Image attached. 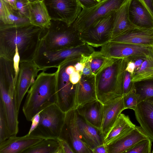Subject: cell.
I'll use <instances>...</instances> for the list:
<instances>
[{
  "mask_svg": "<svg viewBox=\"0 0 153 153\" xmlns=\"http://www.w3.org/2000/svg\"><path fill=\"white\" fill-rule=\"evenodd\" d=\"M43 30L31 24L0 29V56L13 61L17 52L20 62L33 60Z\"/></svg>",
  "mask_w": 153,
  "mask_h": 153,
  "instance_id": "obj_1",
  "label": "cell"
},
{
  "mask_svg": "<svg viewBox=\"0 0 153 153\" xmlns=\"http://www.w3.org/2000/svg\"><path fill=\"white\" fill-rule=\"evenodd\" d=\"M45 71L38 74L27 92L22 111L28 121L46 107L57 103L56 71L47 73Z\"/></svg>",
  "mask_w": 153,
  "mask_h": 153,
  "instance_id": "obj_2",
  "label": "cell"
},
{
  "mask_svg": "<svg viewBox=\"0 0 153 153\" xmlns=\"http://www.w3.org/2000/svg\"><path fill=\"white\" fill-rule=\"evenodd\" d=\"M128 58H111L95 75L97 100L104 104L123 96L122 82Z\"/></svg>",
  "mask_w": 153,
  "mask_h": 153,
  "instance_id": "obj_3",
  "label": "cell"
},
{
  "mask_svg": "<svg viewBox=\"0 0 153 153\" xmlns=\"http://www.w3.org/2000/svg\"><path fill=\"white\" fill-rule=\"evenodd\" d=\"M61 21L51 20L49 27L43 29L40 44L45 49L56 51L77 47L86 43L74 27Z\"/></svg>",
  "mask_w": 153,
  "mask_h": 153,
  "instance_id": "obj_4",
  "label": "cell"
},
{
  "mask_svg": "<svg viewBox=\"0 0 153 153\" xmlns=\"http://www.w3.org/2000/svg\"><path fill=\"white\" fill-rule=\"evenodd\" d=\"M95 51L93 47L86 43L56 51L48 50L40 43L33 60L42 71H45L51 68H57L66 61L80 59L82 54L90 55Z\"/></svg>",
  "mask_w": 153,
  "mask_h": 153,
  "instance_id": "obj_5",
  "label": "cell"
},
{
  "mask_svg": "<svg viewBox=\"0 0 153 153\" xmlns=\"http://www.w3.org/2000/svg\"><path fill=\"white\" fill-rule=\"evenodd\" d=\"M39 115L38 125L30 134L43 139H57L64 123L66 113L54 103L41 111Z\"/></svg>",
  "mask_w": 153,
  "mask_h": 153,
  "instance_id": "obj_6",
  "label": "cell"
},
{
  "mask_svg": "<svg viewBox=\"0 0 153 153\" xmlns=\"http://www.w3.org/2000/svg\"><path fill=\"white\" fill-rule=\"evenodd\" d=\"M127 0H100L93 7L82 8L73 24L80 33L92 27L100 19L108 13L118 9Z\"/></svg>",
  "mask_w": 153,
  "mask_h": 153,
  "instance_id": "obj_7",
  "label": "cell"
},
{
  "mask_svg": "<svg viewBox=\"0 0 153 153\" xmlns=\"http://www.w3.org/2000/svg\"><path fill=\"white\" fill-rule=\"evenodd\" d=\"M116 10L110 12L92 27L80 33L81 39L94 48L101 47L109 42Z\"/></svg>",
  "mask_w": 153,
  "mask_h": 153,
  "instance_id": "obj_8",
  "label": "cell"
},
{
  "mask_svg": "<svg viewBox=\"0 0 153 153\" xmlns=\"http://www.w3.org/2000/svg\"><path fill=\"white\" fill-rule=\"evenodd\" d=\"M56 71V104L65 112L75 109L77 84L71 83L69 74L66 72L63 63L57 68Z\"/></svg>",
  "mask_w": 153,
  "mask_h": 153,
  "instance_id": "obj_9",
  "label": "cell"
},
{
  "mask_svg": "<svg viewBox=\"0 0 153 153\" xmlns=\"http://www.w3.org/2000/svg\"><path fill=\"white\" fill-rule=\"evenodd\" d=\"M58 138L66 141L75 153H92L83 139L78 124L76 110L66 113L63 126Z\"/></svg>",
  "mask_w": 153,
  "mask_h": 153,
  "instance_id": "obj_10",
  "label": "cell"
},
{
  "mask_svg": "<svg viewBox=\"0 0 153 153\" xmlns=\"http://www.w3.org/2000/svg\"><path fill=\"white\" fill-rule=\"evenodd\" d=\"M51 20L72 24L81 12L82 7L77 0H43Z\"/></svg>",
  "mask_w": 153,
  "mask_h": 153,
  "instance_id": "obj_11",
  "label": "cell"
},
{
  "mask_svg": "<svg viewBox=\"0 0 153 153\" xmlns=\"http://www.w3.org/2000/svg\"><path fill=\"white\" fill-rule=\"evenodd\" d=\"M152 47L132 44L109 42L101 47L100 51H95L94 54L107 58H124L147 56Z\"/></svg>",
  "mask_w": 153,
  "mask_h": 153,
  "instance_id": "obj_12",
  "label": "cell"
},
{
  "mask_svg": "<svg viewBox=\"0 0 153 153\" xmlns=\"http://www.w3.org/2000/svg\"><path fill=\"white\" fill-rule=\"evenodd\" d=\"M42 71L33 60L20 62L19 70L16 85V99L19 111L22 100L35 82L38 73Z\"/></svg>",
  "mask_w": 153,
  "mask_h": 153,
  "instance_id": "obj_13",
  "label": "cell"
},
{
  "mask_svg": "<svg viewBox=\"0 0 153 153\" xmlns=\"http://www.w3.org/2000/svg\"><path fill=\"white\" fill-rule=\"evenodd\" d=\"M16 95V88H9L0 83V99L3 105L10 136L17 135L19 130V112L17 107Z\"/></svg>",
  "mask_w": 153,
  "mask_h": 153,
  "instance_id": "obj_14",
  "label": "cell"
},
{
  "mask_svg": "<svg viewBox=\"0 0 153 153\" xmlns=\"http://www.w3.org/2000/svg\"><path fill=\"white\" fill-rule=\"evenodd\" d=\"M109 42L153 47V28H131Z\"/></svg>",
  "mask_w": 153,
  "mask_h": 153,
  "instance_id": "obj_15",
  "label": "cell"
},
{
  "mask_svg": "<svg viewBox=\"0 0 153 153\" xmlns=\"http://www.w3.org/2000/svg\"><path fill=\"white\" fill-rule=\"evenodd\" d=\"M149 138L140 126L135 127L125 135L106 145L108 153H123L139 142Z\"/></svg>",
  "mask_w": 153,
  "mask_h": 153,
  "instance_id": "obj_16",
  "label": "cell"
},
{
  "mask_svg": "<svg viewBox=\"0 0 153 153\" xmlns=\"http://www.w3.org/2000/svg\"><path fill=\"white\" fill-rule=\"evenodd\" d=\"M43 139L31 134L22 137L16 135L11 136L0 143V153H23L25 150L37 144Z\"/></svg>",
  "mask_w": 153,
  "mask_h": 153,
  "instance_id": "obj_17",
  "label": "cell"
},
{
  "mask_svg": "<svg viewBox=\"0 0 153 153\" xmlns=\"http://www.w3.org/2000/svg\"><path fill=\"white\" fill-rule=\"evenodd\" d=\"M97 100L95 75H82L77 84L75 109Z\"/></svg>",
  "mask_w": 153,
  "mask_h": 153,
  "instance_id": "obj_18",
  "label": "cell"
},
{
  "mask_svg": "<svg viewBox=\"0 0 153 153\" xmlns=\"http://www.w3.org/2000/svg\"><path fill=\"white\" fill-rule=\"evenodd\" d=\"M76 113L79 131L88 147L92 151L96 147L105 144V137L101 129L88 123L77 112Z\"/></svg>",
  "mask_w": 153,
  "mask_h": 153,
  "instance_id": "obj_19",
  "label": "cell"
},
{
  "mask_svg": "<svg viewBox=\"0 0 153 153\" xmlns=\"http://www.w3.org/2000/svg\"><path fill=\"white\" fill-rule=\"evenodd\" d=\"M123 96L106 102L103 104L101 130L106 136L122 112L124 110Z\"/></svg>",
  "mask_w": 153,
  "mask_h": 153,
  "instance_id": "obj_20",
  "label": "cell"
},
{
  "mask_svg": "<svg viewBox=\"0 0 153 153\" xmlns=\"http://www.w3.org/2000/svg\"><path fill=\"white\" fill-rule=\"evenodd\" d=\"M128 12L130 21L137 27L153 28V18L147 8L140 0H131Z\"/></svg>",
  "mask_w": 153,
  "mask_h": 153,
  "instance_id": "obj_21",
  "label": "cell"
},
{
  "mask_svg": "<svg viewBox=\"0 0 153 153\" xmlns=\"http://www.w3.org/2000/svg\"><path fill=\"white\" fill-rule=\"evenodd\" d=\"M0 3V29L31 24L29 18L22 16L9 4L3 0Z\"/></svg>",
  "mask_w": 153,
  "mask_h": 153,
  "instance_id": "obj_22",
  "label": "cell"
},
{
  "mask_svg": "<svg viewBox=\"0 0 153 153\" xmlns=\"http://www.w3.org/2000/svg\"><path fill=\"white\" fill-rule=\"evenodd\" d=\"M134 111L140 126L153 141V105L145 100L139 102Z\"/></svg>",
  "mask_w": 153,
  "mask_h": 153,
  "instance_id": "obj_23",
  "label": "cell"
},
{
  "mask_svg": "<svg viewBox=\"0 0 153 153\" xmlns=\"http://www.w3.org/2000/svg\"><path fill=\"white\" fill-rule=\"evenodd\" d=\"M76 110L77 113L87 122L97 128H101L103 104L98 100L87 103Z\"/></svg>",
  "mask_w": 153,
  "mask_h": 153,
  "instance_id": "obj_24",
  "label": "cell"
},
{
  "mask_svg": "<svg viewBox=\"0 0 153 153\" xmlns=\"http://www.w3.org/2000/svg\"><path fill=\"white\" fill-rule=\"evenodd\" d=\"M131 0H127L116 10L111 40L129 29L138 27L134 25L129 19L128 10Z\"/></svg>",
  "mask_w": 153,
  "mask_h": 153,
  "instance_id": "obj_25",
  "label": "cell"
},
{
  "mask_svg": "<svg viewBox=\"0 0 153 153\" xmlns=\"http://www.w3.org/2000/svg\"><path fill=\"white\" fill-rule=\"evenodd\" d=\"M135 126L128 116L121 113L105 137L104 143L107 145L112 143L125 135Z\"/></svg>",
  "mask_w": 153,
  "mask_h": 153,
  "instance_id": "obj_26",
  "label": "cell"
},
{
  "mask_svg": "<svg viewBox=\"0 0 153 153\" xmlns=\"http://www.w3.org/2000/svg\"><path fill=\"white\" fill-rule=\"evenodd\" d=\"M29 11L31 24L43 29L50 25L51 19L43 1L30 2Z\"/></svg>",
  "mask_w": 153,
  "mask_h": 153,
  "instance_id": "obj_27",
  "label": "cell"
},
{
  "mask_svg": "<svg viewBox=\"0 0 153 153\" xmlns=\"http://www.w3.org/2000/svg\"><path fill=\"white\" fill-rule=\"evenodd\" d=\"M23 153H62L59 141L52 139H43L24 151Z\"/></svg>",
  "mask_w": 153,
  "mask_h": 153,
  "instance_id": "obj_28",
  "label": "cell"
},
{
  "mask_svg": "<svg viewBox=\"0 0 153 153\" xmlns=\"http://www.w3.org/2000/svg\"><path fill=\"white\" fill-rule=\"evenodd\" d=\"M153 79V47L149 55L146 57L140 69L132 76L135 82Z\"/></svg>",
  "mask_w": 153,
  "mask_h": 153,
  "instance_id": "obj_29",
  "label": "cell"
},
{
  "mask_svg": "<svg viewBox=\"0 0 153 153\" xmlns=\"http://www.w3.org/2000/svg\"><path fill=\"white\" fill-rule=\"evenodd\" d=\"M138 103L153 97V79L134 82Z\"/></svg>",
  "mask_w": 153,
  "mask_h": 153,
  "instance_id": "obj_30",
  "label": "cell"
},
{
  "mask_svg": "<svg viewBox=\"0 0 153 153\" xmlns=\"http://www.w3.org/2000/svg\"><path fill=\"white\" fill-rule=\"evenodd\" d=\"M10 136L3 105L0 99V143L6 140Z\"/></svg>",
  "mask_w": 153,
  "mask_h": 153,
  "instance_id": "obj_31",
  "label": "cell"
},
{
  "mask_svg": "<svg viewBox=\"0 0 153 153\" xmlns=\"http://www.w3.org/2000/svg\"><path fill=\"white\" fill-rule=\"evenodd\" d=\"M152 141L149 138L142 140L126 150L124 153H150Z\"/></svg>",
  "mask_w": 153,
  "mask_h": 153,
  "instance_id": "obj_32",
  "label": "cell"
},
{
  "mask_svg": "<svg viewBox=\"0 0 153 153\" xmlns=\"http://www.w3.org/2000/svg\"><path fill=\"white\" fill-rule=\"evenodd\" d=\"M90 60L91 69L93 74L95 75L103 65L110 58H107L103 56L94 54L91 55Z\"/></svg>",
  "mask_w": 153,
  "mask_h": 153,
  "instance_id": "obj_33",
  "label": "cell"
},
{
  "mask_svg": "<svg viewBox=\"0 0 153 153\" xmlns=\"http://www.w3.org/2000/svg\"><path fill=\"white\" fill-rule=\"evenodd\" d=\"M123 97L125 109H131L134 111L138 104V96L136 93L134 85L131 91Z\"/></svg>",
  "mask_w": 153,
  "mask_h": 153,
  "instance_id": "obj_34",
  "label": "cell"
},
{
  "mask_svg": "<svg viewBox=\"0 0 153 153\" xmlns=\"http://www.w3.org/2000/svg\"><path fill=\"white\" fill-rule=\"evenodd\" d=\"M29 3L27 0H16V10L22 16L29 19Z\"/></svg>",
  "mask_w": 153,
  "mask_h": 153,
  "instance_id": "obj_35",
  "label": "cell"
},
{
  "mask_svg": "<svg viewBox=\"0 0 153 153\" xmlns=\"http://www.w3.org/2000/svg\"><path fill=\"white\" fill-rule=\"evenodd\" d=\"M123 96L129 92L134 86V82L132 81V76L125 70L123 74Z\"/></svg>",
  "mask_w": 153,
  "mask_h": 153,
  "instance_id": "obj_36",
  "label": "cell"
},
{
  "mask_svg": "<svg viewBox=\"0 0 153 153\" xmlns=\"http://www.w3.org/2000/svg\"><path fill=\"white\" fill-rule=\"evenodd\" d=\"M82 8H91L98 3L100 0H77Z\"/></svg>",
  "mask_w": 153,
  "mask_h": 153,
  "instance_id": "obj_37",
  "label": "cell"
},
{
  "mask_svg": "<svg viewBox=\"0 0 153 153\" xmlns=\"http://www.w3.org/2000/svg\"><path fill=\"white\" fill-rule=\"evenodd\" d=\"M146 57V56H137L128 57L131 59L134 63L135 65V69L134 74L137 72L140 69Z\"/></svg>",
  "mask_w": 153,
  "mask_h": 153,
  "instance_id": "obj_38",
  "label": "cell"
},
{
  "mask_svg": "<svg viewBox=\"0 0 153 153\" xmlns=\"http://www.w3.org/2000/svg\"><path fill=\"white\" fill-rule=\"evenodd\" d=\"M60 142L62 153H75L71 147L65 141L58 138Z\"/></svg>",
  "mask_w": 153,
  "mask_h": 153,
  "instance_id": "obj_39",
  "label": "cell"
},
{
  "mask_svg": "<svg viewBox=\"0 0 153 153\" xmlns=\"http://www.w3.org/2000/svg\"><path fill=\"white\" fill-rule=\"evenodd\" d=\"M81 76L82 74L76 71L69 74V79L71 83L76 85L80 81Z\"/></svg>",
  "mask_w": 153,
  "mask_h": 153,
  "instance_id": "obj_40",
  "label": "cell"
},
{
  "mask_svg": "<svg viewBox=\"0 0 153 153\" xmlns=\"http://www.w3.org/2000/svg\"><path fill=\"white\" fill-rule=\"evenodd\" d=\"M40 113V112L37 113L32 118L31 120L32 123L27 134H30L38 126L39 121Z\"/></svg>",
  "mask_w": 153,
  "mask_h": 153,
  "instance_id": "obj_41",
  "label": "cell"
},
{
  "mask_svg": "<svg viewBox=\"0 0 153 153\" xmlns=\"http://www.w3.org/2000/svg\"><path fill=\"white\" fill-rule=\"evenodd\" d=\"M135 69V65L134 62L129 58H128V62L125 70L129 72L132 76L133 75Z\"/></svg>",
  "mask_w": 153,
  "mask_h": 153,
  "instance_id": "obj_42",
  "label": "cell"
},
{
  "mask_svg": "<svg viewBox=\"0 0 153 153\" xmlns=\"http://www.w3.org/2000/svg\"><path fill=\"white\" fill-rule=\"evenodd\" d=\"M149 10L153 18V0H140Z\"/></svg>",
  "mask_w": 153,
  "mask_h": 153,
  "instance_id": "obj_43",
  "label": "cell"
},
{
  "mask_svg": "<svg viewBox=\"0 0 153 153\" xmlns=\"http://www.w3.org/2000/svg\"><path fill=\"white\" fill-rule=\"evenodd\" d=\"M92 153H108L106 145L104 144L98 146L92 150Z\"/></svg>",
  "mask_w": 153,
  "mask_h": 153,
  "instance_id": "obj_44",
  "label": "cell"
},
{
  "mask_svg": "<svg viewBox=\"0 0 153 153\" xmlns=\"http://www.w3.org/2000/svg\"><path fill=\"white\" fill-rule=\"evenodd\" d=\"M90 60L85 64L82 73V75L88 76L94 75L93 74L91 69Z\"/></svg>",
  "mask_w": 153,
  "mask_h": 153,
  "instance_id": "obj_45",
  "label": "cell"
},
{
  "mask_svg": "<svg viewBox=\"0 0 153 153\" xmlns=\"http://www.w3.org/2000/svg\"><path fill=\"white\" fill-rule=\"evenodd\" d=\"M8 3L14 8L16 9V0H3Z\"/></svg>",
  "mask_w": 153,
  "mask_h": 153,
  "instance_id": "obj_46",
  "label": "cell"
},
{
  "mask_svg": "<svg viewBox=\"0 0 153 153\" xmlns=\"http://www.w3.org/2000/svg\"><path fill=\"white\" fill-rule=\"evenodd\" d=\"M145 100L149 101L153 105V97H149Z\"/></svg>",
  "mask_w": 153,
  "mask_h": 153,
  "instance_id": "obj_47",
  "label": "cell"
},
{
  "mask_svg": "<svg viewBox=\"0 0 153 153\" xmlns=\"http://www.w3.org/2000/svg\"><path fill=\"white\" fill-rule=\"evenodd\" d=\"M30 2L33 3L37 2L43 1V0H27Z\"/></svg>",
  "mask_w": 153,
  "mask_h": 153,
  "instance_id": "obj_48",
  "label": "cell"
}]
</instances>
